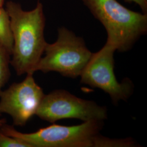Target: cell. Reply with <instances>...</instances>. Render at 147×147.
Here are the masks:
<instances>
[{
	"mask_svg": "<svg viewBox=\"0 0 147 147\" xmlns=\"http://www.w3.org/2000/svg\"><path fill=\"white\" fill-rule=\"evenodd\" d=\"M5 9L10 18L13 39L11 64L18 76L34 74L47 44L42 4L38 2L33 10L25 11L19 3L8 1Z\"/></svg>",
	"mask_w": 147,
	"mask_h": 147,
	"instance_id": "6da1fadb",
	"label": "cell"
},
{
	"mask_svg": "<svg viewBox=\"0 0 147 147\" xmlns=\"http://www.w3.org/2000/svg\"><path fill=\"white\" fill-rule=\"evenodd\" d=\"M107 33V42L125 52L147 32V14L131 11L117 0H82Z\"/></svg>",
	"mask_w": 147,
	"mask_h": 147,
	"instance_id": "7a4b0ae2",
	"label": "cell"
},
{
	"mask_svg": "<svg viewBox=\"0 0 147 147\" xmlns=\"http://www.w3.org/2000/svg\"><path fill=\"white\" fill-rule=\"evenodd\" d=\"M103 121H91L74 126L57 124L32 133H22L7 123L0 127L5 135L19 138L31 147H105L106 137L99 135Z\"/></svg>",
	"mask_w": 147,
	"mask_h": 147,
	"instance_id": "3957f363",
	"label": "cell"
},
{
	"mask_svg": "<svg viewBox=\"0 0 147 147\" xmlns=\"http://www.w3.org/2000/svg\"><path fill=\"white\" fill-rule=\"evenodd\" d=\"M44 53L36 71H55L71 78L81 76L93 53L82 38L64 27L58 29L55 42L47 43Z\"/></svg>",
	"mask_w": 147,
	"mask_h": 147,
	"instance_id": "277c9868",
	"label": "cell"
},
{
	"mask_svg": "<svg viewBox=\"0 0 147 147\" xmlns=\"http://www.w3.org/2000/svg\"><path fill=\"white\" fill-rule=\"evenodd\" d=\"M36 115L51 123L64 119L103 121L107 118V110L105 106L93 101L84 100L58 89L44 94Z\"/></svg>",
	"mask_w": 147,
	"mask_h": 147,
	"instance_id": "5b68a950",
	"label": "cell"
},
{
	"mask_svg": "<svg viewBox=\"0 0 147 147\" xmlns=\"http://www.w3.org/2000/svg\"><path fill=\"white\" fill-rule=\"evenodd\" d=\"M116 49L110 43L97 53H92L89 62L81 75V82L104 90L116 104L126 100L132 94L134 87L129 79L119 82L114 72V53Z\"/></svg>",
	"mask_w": 147,
	"mask_h": 147,
	"instance_id": "8992f818",
	"label": "cell"
},
{
	"mask_svg": "<svg viewBox=\"0 0 147 147\" xmlns=\"http://www.w3.org/2000/svg\"><path fill=\"white\" fill-rule=\"evenodd\" d=\"M33 74H27L22 82L13 83L0 93V115L11 116L16 126H25L36 115L44 93Z\"/></svg>",
	"mask_w": 147,
	"mask_h": 147,
	"instance_id": "52a82bcc",
	"label": "cell"
},
{
	"mask_svg": "<svg viewBox=\"0 0 147 147\" xmlns=\"http://www.w3.org/2000/svg\"><path fill=\"white\" fill-rule=\"evenodd\" d=\"M0 43L11 55L13 39L10 18L7 11L3 7H0Z\"/></svg>",
	"mask_w": 147,
	"mask_h": 147,
	"instance_id": "ba28073f",
	"label": "cell"
},
{
	"mask_svg": "<svg viewBox=\"0 0 147 147\" xmlns=\"http://www.w3.org/2000/svg\"><path fill=\"white\" fill-rule=\"evenodd\" d=\"M11 55L0 43V93L11 77Z\"/></svg>",
	"mask_w": 147,
	"mask_h": 147,
	"instance_id": "9c48e42d",
	"label": "cell"
},
{
	"mask_svg": "<svg viewBox=\"0 0 147 147\" xmlns=\"http://www.w3.org/2000/svg\"><path fill=\"white\" fill-rule=\"evenodd\" d=\"M0 147H31L19 138L9 136L0 130Z\"/></svg>",
	"mask_w": 147,
	"mask_h": 147,
	"instance_id": "30bf717a",
	"label": "cell"
},
{
	"mask_svg": "<svg viewBox=\"0 0 147 147\" xmlns=\"http://www.w3.org/2000/svg\"><path fill=\"white\" fill-rule=\"evenodd\" d=\"M126 2H134L139 5L144 13H147V0H124Z\"/></svg>",
	"mask_w": 147,
	"mask_h": 147,
	"instance_id": "8fae6325",
	"label": "cell"
},
{
	"mask_svg": "<svg viewBox=\"0 0 147 147\" xmlns=\"http://www.w3.org/2000/svg\"><path fill=\"white\" fill-rule=\"evenodd\" d=\"M6 123H7V121H6L5 119H4V118L0 119V127L2 126L4 124H5Z\"/></svg>",
	"mask_w": 147,
	"mask_h": 147,
	"instance_id": "7c38bea8",
	"label": "cell"
},
{
	"mask_svg": "<svg viewBox=\"0 0 147 147\" xmlns=\"http://www.w3.org/2000/svg\"><path fill=\"white\" fill-rule=\"evenodd\" d=\"M4 4V0H0V7H3Z\"/></svg>",
	"mask_w": 147,
	"mask_h": 147,
	"instance_id": "4fadbf2b",
	"label": "cell"
}]
</instances>
